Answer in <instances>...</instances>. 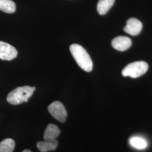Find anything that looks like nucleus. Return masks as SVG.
I'll return each instance as SVG.
<instances>
[{
  "mask_svg": "<svg viewBox=\"0 0 152 152\" xmlns=\"http://www.w3.org/2000/svg\"><path fill=\"white\" fill-rule=\"evenodd\" d=\"M70 51L77 64L83 71L90 72L92 71L93 63L90 55L86 50L78 44H72Z\"/></svg>",
  "mask_w": 152,
  "mask_h": 152,
  "instance_id": "f257e3e1",
  "label": "nucleus"
},
{
  "mask_svg": "<svg viewBox=\"0 0 152 152\" xmlns=\"http://www.w3.org/2000/svg\"><path fill=\"white\" fill-rule=\"evenodd\" d=\"M36 88L29 86L18 87L10 92L7 96V101L12 105H18L27 102L31 97Z\"/></svg>",
  "mask_w": 152,
  "mask_h": 152,
  "instance_id": "f03ea898",
  "label": "nucleus"
},
{
  "mask_svg": "<svg viewBox=\"0 0 152 152\" xmlns=\"http://www.w3.org/2000/svg\"><path fill=\"white\" fill-rule=\"evenodd\" d=\"M148 69V65L144 61H138L128 64L122 71V75L124 77L129 76L136 78L144 75Z\"/></svg>",
  "mask_w": 152,
  "mask_h": 152,
  "instance_id": "7ed1b4c3",
  "label": "nucleus"
},
{
  "mask_svg": "<svg viewBox=\"0 0 152 152\" xmlns=\"http://www.w3.org/2000/svg\"><path fill=\"white\" fill-rule=\"evenodd\" d=\"M48 110L50 114L60 122H64L67 116V113L64 105L60 102L56 101L50 104Z\"/></svg>",
  "mask_w": 152,
  "mask_h": 152,
  "instance_id": "20e7f679",
  "label": "nucleus"
},
{
  "mask_svg": "<svg viewBox=\"0 0 152 152\" xmlns=\"http://www.w3.org/2000/svg\"><path fill=\"white\" fill-rule=\"evenodd\" d=\"M18 52L16 49L11 45L0 41V59L11 60L17 56Z\"/></svg>",
  "mask_w": 152,
  "mask_h": 152,
  "instance_id": "39448f33",
  "label": "nucleus"
},
{
  "mask_svg": "<svg viewBox=\"0 0 152 152\" xmlns=\"http://www.w3.org/2000/svg\"><path fill=\"white\" fill-rule=\"evenodd\" d=\"M142 28L141 22L136 18H132L127 20L124 31L131 36H136L141 32Z\"/></svg>",
  "mask_w": 152,
  "mask_h": 152,
  "instance_id": "423d86ee",
  "label": "nucleus"
},
{
  "mask_svg": "<svg viewBox=\"0 0 152 152\" xmlns=\"http://www.w3.org/2000/svg\"><path fill=\"white\" fill-rule=\"evenodd\" d=\"M132 42L130 38L126 36H118L112 41V45L114 49L120 51H124L129 49Z\"/></svg>",
  "mask_w": 152,
  "mask_h": 152,
  "instance_id": "0eeeda50",
  "label": "nucleus"
},
{
  "mask_svg": "<svg viewBox=\"0 0 152 152\" xmlns=\"http://www.w3.org/2000/svg\"><path fill=\"white\" fill-rule=\"evenodd\" d=\"M60 134V129L57 126L54 124H49L44 132V140L54 141L59 136Z\"/></svg>",
  "mask_w": 152,
  "mask_h": 152,
  "instance_id": "6e6552de",
  "label": "nucleus"
},
{
  "mask_svg": "<svg viewBox=\"0 0 152 152\" xmlns=\"http://www.w3.org/2000/svg\"><path fill=\"white\" fill-rule=\"evenodd\" d=\"M58 145V141H39L37 143V147L41 152H47L54 151Z\"/></svg>",
  "mask_w": 152,
  "mask_h": 152,
  "instance_id": "1a4fd4ad",
  "label": "nucleus"
},
{
  "mask_svg": "<svg viewBox=\"0 0 152 152\" xmlns=\"http://www.w3.org/2000/svg\"><path fill=\"white\" fill-rule=\"evenodd\" d=\"M114 0H99L97 5V11L100 15L105 14L112 7Z\"/></svg>",
  "mask_w": 152,
  "mask_h": 152,
  "instance_id": "9d476101",
  "label": "nucleus"
},
{
  "mask_svg": "<svg viewBox=\"0 0 152 152\" xmlns=\"http://www.w3.org/2000/svg\"><path fill=\"white\" fill-rule=\"evenodd\" d=\"M0 10L6 13L11 14L16 10V5L11 0H0Z\"/></svg>",
  "mask_w": 152,
  "mask_h": 152,
  "instance_id": "9b49d317",
  "label": "nucleus"
},
{
  "mask_svg": "<svg viewBox=\"0 0 152 152\" xmlns=\"http://www.w3.org/2000/svg\"><path fill=\"white\" fill-rule=\"evenodd\" d=\"M15 145L14 140L10 138L6 139L0 142V152H13Z\"/></svg>",
  "mask_w": 152,
  "mask_h": 152,
  "instance_id": "f8f14e48",
  "label": "nucleus"
},
{
  "mask_svg": "<svg viewBox=\"0 0 152 152\" xmlns=\"http://www.w3.org/2000/svg\"><path fill=\"white\" fill-rule=\"evenodd\" d=\"M130 142L132 147L139 149H142L147 147L146 141L144 139L139 137H134L131 138Z\"/></svg>",
  "mask_w": 152,
  "mask_h": 152,
  "instance_id": "ddd939ff",
  "label": "nucleus"
},
{
  "mask_svg": "<svg viewBox=\"0 0 152 152\" xmlns=\"http://www.w3.org/2000/svg\"><path fill=\"white\" fill-rule=\"evenodd\" d=\"M22 152H32L31 151L29 150H28V149H26V150H24L23 151H22Z\"/></svg>",
  "mask_w": 152,
  "mask_h": 152,
  "instance_id": "4468645a",
  "label": "nucleus"
}]
</instances>
